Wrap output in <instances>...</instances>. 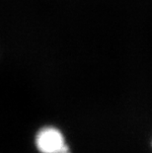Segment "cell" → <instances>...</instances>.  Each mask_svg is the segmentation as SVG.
<instances>
[{
	"label": "cell",
	"instance_id": "6da1fadb",
	"mask_svg": "<svg viewBox=\"0 0 152 153\" xmlns=\"http://www.w3.org/2000/svg\"><path fill=\"white\" fill-rule=\"evenodd\" d=\"M36 145L41 153H70L63 134L53 126H47L38 132Z\"/></svg>",
	"mask_w": 152,
	"mask_h": 153
}]
</instances>
